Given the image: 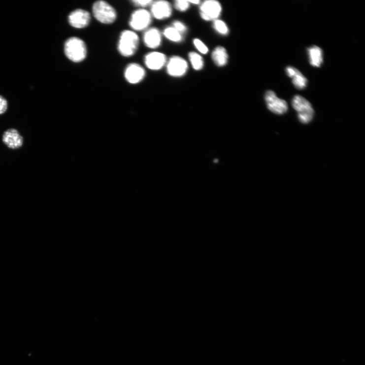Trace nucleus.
Masks as SVG:
<instances>
[{
	"label": "nucleus",
	"mask_w": 365,
	"mask_h": 365,
	"mask_svg": "<svg viewBox=\"0 0 365 365\" xmlns=\"http://www.w3.org/2000/svg\"><path fill=\"white\" fill-rule=\"evenodd\" d=\"M139 39L137 34L132 30H125L120 34L117 44L119 53L126 58L133 56L137 50Z\"/></svg>",
	"instance_id": "1"
},
{
	"label": "nucleus",
	"mask_w": 365,
	"mask_h": 365,
	"mask_svg": "<svg viewBox=\"0 0 365 365\" xmlns=\"http://www.w3.org/2000/svg\"><path fill=\"white\" fill-rule=\"evenodd\" d=\"M65 54L71 61L79 63L85 60L88 49L85 43L80 38L72 37L68 38L64 46Z\"/></svg>",
	"instance_id": "2"
},
{
	"label": "nucleus",
	"mask_w": 365,
	"mask_h": 365,
	"mask_svg": "<svg viewBox=\"0 0 365 365\" xmlns=\"http://www.w3.org/2000/svg\"><path fill=\"white\" fill-rule=\"evenodd\" d=\"M92 11L95 18L103 24H112L117 19V14L115 8L108 2L102 0L94 3Z\"/></svg>",
	"instance_id": "3"
},
{
	"label": "nucleus",
	"mask_w": 365,
	"mask_h": 365,
	"mask_svg": "<svg viewBox=\"0 0 365 365\" xmlns=\"http://www.w3.org/2000/svg\"><path fill=\"white\" fill-rule=\"evenodd\" d=\"M292 105L298 113L299 119L302 124H307L314 118L315 112L310 103L303 97L297 95L294 97Z\"/></svg>",
	"instance_id": "4"
},
{
	"label": "nucleus",
	"mask_w": 365,
	"mask_h": 365,
	"mask_svg": "<svg viewBox=\"0 0 365 365\" xmlns=\"http://www.w3.org/2000/svg\"><path fill=\"white\" fill-rule=\"evenodd\" d=\"M152 16L146 9L139 8L132 14L129 25L132 31H142L148 28L151 24Z\"/></svg>",
	"instance_id": "5"
},
{
	"label": "nucleus",
	"mask_w": 365,
	"mask_h": 365,
	"mask_svg": "<svg viewBox=\"0 0 365 365\" xmlns=\"http://www.w3.org/2000/svg\"><path fill=\"white\" fill-rule=\"evenodd\" d=\"M199 14L205 21H214L220 16L222 7L216 0H207L200 4Z\"/></svg>",
	"instance_id": "6"
},
{
	"label": "nucleus",
	"mask_w": 365,
	"mask_h": 365,
	"mask_svg": "<svg viewBox=\"0 0 365 365\" xmlns=\"http://www.w3.org/2000/svg\"><path fill=\"white\" fill-rule=\"evenodd\" d=\"M167 74L172 77H181L187 72L188 64L187 61L179 56H173L167 60L166 64Z\"/></svg>",
	"instance_id": "7"
},
{
	"label": "nucleus",
	"mask_w": 365,
	"mask_h": 365,
	"mask_svg": "<svg viewBox=\"0 0 365 365\" xmlns=\"http://www.w3.org/2000/svg\"><path fill=\"white\" fill-rule=\"evenodd\" d=\"M2 141L8 149L16 150L23 146L24 138L18 130L10 128L3 132Z\"/></svg>",
	"instance_id": "8"
},
{
	"label": "nucleus",
	"mask_w": 365,
	"mask_h": 365,
	"mask_svg": "<svg viewBox=\"0 0 365 365\" xmlns=\"http://www.w3.org/2000/svg\"><path fill=\"white\" fill-rule=\"evenodd\" d=\"M265 99L267 108L272 113L277 115H282L288 111V107L287 102L278 98L273 91H266Z\"/></svg>",
	"instance_id": "9"
},
{
	"label": "nucleus",
	"mask_w": 365,
	"mask_h": 365,
	"mask_svg": "<svg viewBox=\"0 0 365 365\" xmlns=\"http://www.w3.org/2000/svg\"><path fill=\"white\" fill-rule=\"evenodd\" d=\"M68 21L72 27L82 29L88 27L91 21V15L89 11L82 9H76L68 16Z\"/></svg>",
	"instance_id": "10"
},
{
	"label": "nucleus",
	"mask_w": 365,
	"mask_h": 365,
	"mask_svg": "<svg viewBox=\"0 0 365 365\" xmlns=\"http://www.w3.org/2000/svg\"><path fill=\"white\" fill-rule=\"evenodd\" d=\"M146 76L144 68L137 63L128 65L125 69L124 76L126 81L131 84H137L142 82Z\"/></svg>",
	"instance_id": "11"
},
{
	"label": "nucleus",
	"mask_w": 365,
	"mask_h": 365,
	"mask_svg": "<svg viewBox=\"0 0 365 365\" xmlns=\"http://www.w3.org/2000/svg\"><path fill=\"white\" fill-rule=\"evenodd\" d=\"M150 13L156 20H164L171 16L172 10L171 4L166 1H153L150 6Z\"/></svg>",
	"instance_id": "12"
},
{
	"label": "nucleus",
	"mask_w": 365,
	"mask_h": 365,
	"mask_svg": "<svg viewBox=\"0 0 365 365\" xmlns=\"http://www.w3.org/2000/svg\"><path fill=\"white\" fill-rule=\"evenodd\" d=\"M166 56L158 51L151 52L144 57V63L148 68L152 71H159L167 63Z\"/></svg>",
	"instance_id": "13"
},
{
	"label": "nucleus",
	"mask_w": 365,
	"mask_h": 365,
	"mask_svg": "<svg viewBox=\"0 0 365 365\" xmlns=\"http://www.w3.org/2000/svg\"><path fill=\"white\" fill-rule=\"evenodd\" d=\"M145 45L150 49L159 48L162 42V34L159 29L149 28L145 31L143 35Z\"/></svg>",
	"instance_id": "14"
},
{
	"label": "nucleus",
	"mask_w": 365,
	"mask_h": 365,
	"mask_svg": "<svg viewBox=\"0 0 365 365\" xmlns=\"http://www.w3.org/2000/svg\"><path fill=\"white\" fill-rule=\"evenodd\" d=\"M286 72L289 77L292 78V83L295 88L301 90L306 88L308 80L298 69L292 66H288L286 68Z\"/></svg>",
	"instance_id": "15"
},
{
	"label": "nucleus",
	"mask_w": 365,
	"mask_h": 365,
	"mask_svg": "<svg viewBox=\"0 0 365 365\" xmlns=\"http://www.w3.org/2000/svg\"><path fill=\"white\" fill-rule=\"evenodd\" d=\"M229 56L227 49L222 46H217L212 52V59L214 64L219 67L227 65Z\"/></svg>",
	"instance_id": "16"
},
{
	"label": "nucleus",
	"mask_w": 365,
	"mask_h": 365,
	"mask_svg": "<svg viewBox=\"0 0 365 365\" xmlns=\"http://www.w3.org/2000/svg\"><path fill=\"white\" fill-rule=\"evenodd\" d=\"M307 50L311 65L316 67H320L323 62L322 49L317 46L313 45Z\"/></svg>",
	"instance_id": "17"
},
{
	"label": "nucleus",
	"mask_w": 365,
	"mask_h": 365,
	"mask_svg": "<svg viewBox=\"0 0 365 365\" xmlns=\"http://www.w3.org/2000/svg\"><path fill=\"white\" fill-rule=\"evenodd\" d=\"M163 34L172 42L180 43L183 40V34L172 26L166 27L163 32Z\"/></svg>",
	"instance_id": "18"
},
{
	"label": "nucleus",
	"mask_w": 365,
	"mask_h": 365,
	"mask_svg": "<svg viewBox=\"0 0 365 365\" xmlns=\"http://www.w3.org/2000/svg\"><path fill=\"white\" fill-rule=\"evenodd\" d=\"M189 61L196 71H200L203 68L204 60L200 55L196 52H190L188 55Z\"/></svg>",
	"instance_id": "19"
},
{
	"label": "nucleus",
	"mask_w": 365,
	"mask_h": 365,
	"mask_svg": "<svg viewBox=\"0 0 365 365\" xmlns=\"http://www.w3.org/2000/svg\"><path fill=\"white\" fill-rule=\"evenodd\" d=\"M213 28L215 31L222 36H227L230 33L227 24L221 20L218 19L213 21Z\"/></svg>",
	"instance_id": "20"
},
{
	"label": "nucleus",
	"mask_w": 365,
	"mask_h": 365,
	"mask_svg": "<svg viewBox=\"0 0 365 365\" xmlns=\"http://www.w3.org/2000/svg\"><path fill=\"white\" fill-rule=\"evenodd\" d=\"M194 45L199 53L206 55L208 53V48L199 39L196 38L193 41Z\"/></svg>",
	"instance_id": "21"
},
{
	"label": "nucleus",
	"mask_w": 365,
	"mask_h": 365,
	"mask_svg": "<svg viewBox=\"0 0 365 365\" xmlns=\"http://www.w3.org/2000/svg\"><path fill=\"white\" fill-rule=\"evenodd\" d=\"M190 4L189 1L186 0H177L174 2V7L178 11L183 12L189 8Z\"/></svg>",
	"instance_id": "22"
},
{
	"label": "nucleus",
	"mask_w": 365,
	"mask_h": 365,
	"mask_svg": "<svg viewBox=\"0 0 365 365\" xmlns=\"http://www.w3.org/2000/svg\"><path fill=\"white\" fill-rule=\"evenodd\" d=\"M153 1L152 0H146V1H141V0H135L133 1V4L140 8L145 9L146 7H150Z\"/></svg>",
	"instance_id": "23"
},
{
	"label": "nucleus",
	"mask_w": 365,
	"mask_h": 365,
	"mask_svg": "<svg viewBox=\"0 0 365 365\" xmlns=\"http://www.w3.org/2000/svg\"><path fill=\"white\" fill-rule=\"evenodd\" d=\"M172 27L174 28L181 34L185 33L187 31V28L186 25L179 21H176L173 22Z\"/></svg>",
	"instance_id": "24"
},
{
	"label": "nucleus",
	"mask_w": 365,
	"mask_h": 365,
	"mask_svg": "<svg viewBox=\"0 0 365 365\" xmlns=\"http://www.w3.org/2000/svg\"><path fill=\"white\" fill-rule=\"evenodd\" d=\"M8 109V102L2 96H0V115L4 114Z\"/></svg>",
	"instance_id": "25"
},
{
	"label": "nucleus",
	"mask_w": 365,
	"mask_h": 365,
	"mask_svg": "<svg viewBox=\"0 0 365 365\" xmlns=\"http://www.w3.org/2000/svg\"><path fill=\"white\" fill-rule=\"evenodd\" d=\"M189 3L190 4H196V5H200L201 2L200 1H198V0H194V1H189Z\"/></svg>",
	"instance_id": "26"
}]
</instances>
